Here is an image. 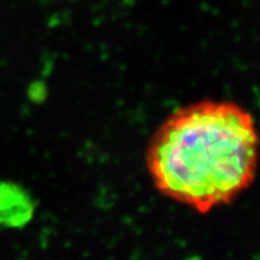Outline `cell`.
I'll list each match as a JSON object with an SVG mask.
<instances>
[{
	"label": "cell",
	"instance_id": "cell-1",
	"mask_svg": "<svg viewBox=\"0 0 260 260\" xmlns=\"http://www.w3.org/2000/svg\"><path fill=\"white\" fill-rule=\"evenodd\" d=\"M256 164L253 117L233 103L201 102L178 110L158 129L147 152L155 187L201 213L251 186Z\"/></svg>",
	"mask_w": 260,
	"mask_h": 260
},
{
	"label": "cell",
	"instance_id": "cell-2",
	"mask_svg": "<svg viewBox=\"0 0 260 260\" xmlns=\"http://www.w3.org/2000/svg\"><path fill=\"white\" fill-rule=\"evenodd\" d=\"M27 195L14 184H0V223L18 226L30 217L31 207Z\"/></svg>",
	"mask_w": 260,
	"mask_h": 260
}]
</instances>
